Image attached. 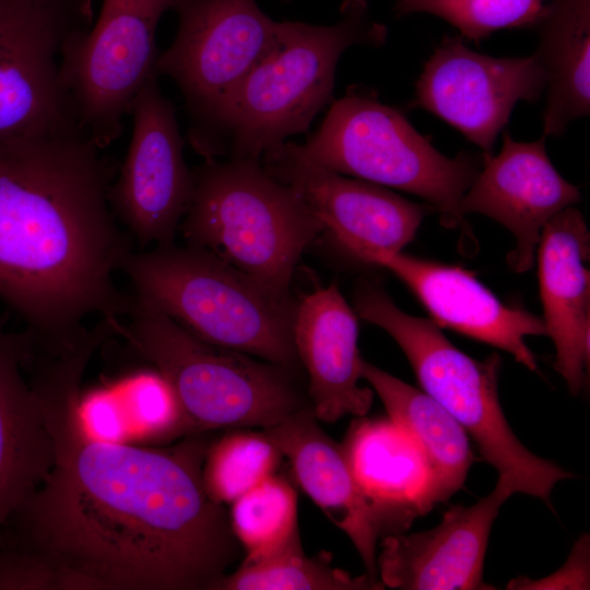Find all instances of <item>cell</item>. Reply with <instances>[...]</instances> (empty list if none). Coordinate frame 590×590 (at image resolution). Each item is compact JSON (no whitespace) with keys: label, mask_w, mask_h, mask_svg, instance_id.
I'll return each instance as SVG.
<instances>
[{"label":"cell","mask_w":590,"mask_h":590,"mask_svg":"<svg viewBox=\"0 0 590 590\" xmlns=\"http://www.w3.org/2000/svg\"><path fill=\"white\" fill-rule=\"evenodd\" d=\"M291 1V0H290Z\"/></svg>","instance_id":"d6a6232c"},{"label":"cell","mask_w":590,"mask_h":590,"mask_svg":"<svg viewBox=\"0 0 590 590\" xmlns=\"http://www.w3.org/2000/svg\"><path fill=\"white\" fill-rule=\"evenodd\" d=\"M121 271L134 295L198 339L303 371L294 343L299 302L292 293H276L191 244L131 251Z\"/></svg>","instance_id":"277c9868"},{"label":"cell","mask_w":590,"mask_h":590,"mask_svg":"<svg viewBox=\"0 0 590 590\" xmlns=\"http://www.w3.org/2000/svg\"><path fill=\"white\" fill-rule=\"evenodd\" d=\"M385 586L367 574L355 577L331 564V554L304 553L299 534L283 547L260 557H245L215 590H380Z\"/></svg>","instance_id":"d4e9b609"},{"label":"cell","mask_w":590,"mask_h":590,"mask_svg":"<svg viewBox=\"0 0 590 590\" xmlns=\"http://www.w3.org/2000/svg\"><path fill=\"white\" fill-rule=\"evenodd\" d=\"M387 34L365 0H344L331 25L282 21L274 49L227 96L191 146L205 161L222 154L261 160L286 138L306 132L333 101L342 54L355 45L380 47Z\"/></svg>","instance_id":"3957f363"},{"label":"cell","mask_w":590,"mask_h":590,"mask_svg":"<svg viewBox=\"0 0 590 590\" xmlns=\"http://www.w3.org/2000/svg\"><path fill=\"white\" fill-rule=\"evenodd\" d=\"M581 199L578 187L555 169L545 137L515 141L505 131L498 155H484L481 170L461 199L463 215L480 213L508 228L516 239L507 262L517 273L532 269L542 231L562 210Z\"/></svg>","instance_id":"9a60e30c"},{"label":"cell","mask_w":590,"mask_h":590,"mask_svg":"<svg viewBox=\"0 0 590 590\" xmlns=\"http://www.w3.org/2000/svg\"><path fill=\"white\" fill-rule=\"evenodd\" d=\"M589 535H581L556 573L538 580L518 577L510 580L507 589H589Z\"/></svg>","instance_id":"f1b7e54d"},{"label":"cell","mask_w":590,"mask_h":590,"mask_svg":"<svg viewBox=\"0 0 590 590\" xmlns=\"http://www.w3.org/2000/svg\"><path fill=\"white\" fill-rule=\"evenodd\" d=\"M357 340L356 314L335 285L317 288L299 302L294 343L308 375L307 393L318 421L365 416L373 404L374 390L358 382Z\"/></svg>","instance_id":"ffe728a7"},{"label":"cell","mask_w":590,"mask_h":590,"mask_svg":"<svg viewBox=\"0 0 590 590\" xmlns=\"http://www.w3.org/2000/svg\"><path fill=\"white\" fill-rule=\"evenodd\" d=\"M90 340H92V339H90ZM85 341H86V340H85ZM93 341H95V340H93ZM82 342H83V341H82ZM95 342H96V341H95ZM80 343H81V342H80ZM96 343H97V342H96ZM78 344H79V343H78ZM97 344H98V343H97ZM75 345H76V344H75ZM71 347H72V346H71ZM61 352H62V351H61ZM40 353H42V352H40ZM46 353H47V352H46ZM58 353H59V352H58ZM36 354H37V353H36ZM33 356H34V355H33ZM33 356H32V357H33Z\"/></svg>","instance_id":"1f68e13d"},{"label":"cell","mask_w":590,"mask_h":590,"mask_svg":"<svg viewBox=\"0 0 590 590\" xmlns=\"http://www.w3.org/2000/svg\"><path fill=\"white\" fill-rule=\"evenodd\" d=\"M115 176L87 137L0 139V298L42 345L128 311L115 275L132 249L109 202Z\"/></svg>","instance_id":"7a4b0ae2"},{"label":"cell","mask_w":590,"mask_h":590,"mask_svg":"<svg viewBox=\"0 0 590 590\" xmlns=\"http://www.w3.org/2000/svg\"><path fill=\"white\" fill-rule=\"evenodd\" d=\"M263 430L287 458L297 484L351 539L366 574L377 579L378 541L409 528L366 496L341 444L323 432L310 406Z\"/></svg>","instance_id":"2e32d148"},{"label":"cell","mask_w":590,"mask_h":590,"mask_svg":"<svg viewBox=\"0 0 590 590\" xmlns=\"http://www.w3.org/2000/svg\"><path fill=\"white\" fill-rule=\"evenodd\" d=\"M534 25L547 88L543 137H559L590 113V0H552Z\"/></svg>","instance_id":"603a6c76"},{"label":"cell","mask_w":590,"mask_h":590,"mask_svg":"<svg viewBox=\"0 0 590 590\" xmlns=\"http://www.w3.org/2000/svg\"><path fill=\"white\" fill-rule=\"evenodd\" d=\"M28 333L0 320V533L44 483L55 463V441L42 398L25 367Z\"/></svg>","instance_id":"44dd1931"},{"label":"cell","mask_w":590,"mask_h":590,"mask_svg":"<svg viewBox=\"0 0 590 590\" xmlns=\"http://www.w3.org/2000/svg\"><path fill=\"white\" fill-rule=\"evenodd\" d=\"M90 339L95 340V341L98 343V347L101 346V341H99L96 337H94V338H93V337H88V338H86V339H84V340H82V341L90 340ZM82 341H80V342H82ZM80 342H78V343H80ZM78 343H76V344H78ZM74 345H75V344H74ZM74 345H72V346H74ZM70 347H71V346H70ZM68 349H69V347H68ZM66 350H67V349H66ZM63 351H64V350H63ZM40 352H45V351H40ZM40 352H38V353H40ZM60 352H61V351H60ZM36 353H37V352H36ZM36 353H34L33 355H35ZM47 353H58V352H47ZM33 355H32V356H33ZM32 356L30 357V359L32 358ZM28 362H30V361H28ZM28 362H27V364H28ZM27 364H26V368H27Z\"/></svg>","instance_id":"f546056e"},{"label":"cell","mask_w":590,"mask_h":590,"mask_svg":"<svg viewBox=\"0 0 590 590\" xmlns=\"http://www.w3.org/2000/svg\"><path fill=\"white\" fill-rule=\"evenodd\" d=\"M359 374L378 394L388 416L411 435L424 453L434 505L446 502L461 489L474 462L465 430L430 396L364 358Z\"/></svg>","instance_id":"cb8c5ba5"},{"label":"cell","mask_w":590,"mask_h":590,"mask_svg":"<svg viewBox=\"0 0 590 590\" xmlns=\"http://www.w3.org/2000/svg\"><path fill=\"white\" fill-rule=\"evenodd\" d=\"M178 27L160 52L157 75L178 86L189 117L192 144L227 96L276 46L282 22L256 0H176Z\"/></svg>","instance_id":"8fae6325"},{"label":"cell","mask_w":590,"mask_h":590,"mask_svg":"<svg viewBox=\"0 0 590 590\" xmlns=\"http://www.w3.org/2000/svg\"><path fill=\"white\" fill-rule=\"evenodd\" d=\"M115 328L170 387L184 435L264 429L310 406L298 375L206 343L134 294Z\"/></svg>","instance_id":"5b68a950"},{"label":"cell","mask_w":590,"mask_h":590,"mask_svg":"<svg viewBox=\"0 0 590 590\" xmlns=\"http://www.w3.org/2000/svg\"><path fill=\"white\" fill-rule=\"evenodd\" d=\"M84 342H92L93 344H95L96 349L98 350V345H97V343H96L95 341H93V340H86V341H83V342H81V343H84ZM81 343H79V344H81ZM79 344H76V345H79ZM74 346H75V345H74ZM72 347H73V346H72ZM69 349H71V347H69ZM67 350H68V349H67ZM64 351H66V350H64ZM62 352H63V351H62ZM42 353H46V352H42ZM59 353H60V352H59ZM37 354H40V353H37ZM37 354H35V356H36ZM33 357H34V356H33ZM33 357H32V358H33ZM30 362H31V359H30ZM30 362H28V364H30ZM28 364H27V366H28Z\"/></svg>","instance_id":"4dcf8cb0"},{"label":"cell","mask_w":590,"mask_h":590,"mask_svg":"<svg viewBox=\"0 0 590 590\" xmlns=\"http://www.w3.org/2000/svg\"><path fill=\"white\" fill-rule=\"evenodd\" d=\"M82 380L70 367L37 379L55 463L0 544L40 565L55 589L215 590L243 547L203 482L214 438L194 433L151 448L95 437Z\"/></svg>","instance_id":"6da1fadb"},{"label":"cell","mask_w":590,"mask_h":590,"mask_svg":"<svg viewBox=\"0 0 590 590\" xmlns=\"http://www.w3.org/2000/svg\"><path fill=\"white\" fill-rule=\"evenodd\" d=\"M176 0H103L96 21L62 47L59 73L79 126L102 150L123 133L141 88L157 78V25Z\"/></svg>","instance_id":"9c48e42d"},{"label":"cell","mask_w":590,"mask_h":590,"mask_svg":"<svg viewBox=\"0 0 590 590\" xmlns=\"http://www.w3.org/2000/svg\"><path fill=\"white\" fill-rule=\"evenodd\" d=\"M179 229L268 288L291 293L295 268L323 229L300 197L261 160H208L192 170Z\"/></svg>","instance_id":"52a82bcc"},{"label":"cell","mask_w":590,"mask_h":590,"mask_svg":"<svg viewBox=\"0 0 590 590\" xmlns=\"http://www.w3.org/2000/svg\"><path fill=\"white\" fill-rule=\"evenodd\" d=\"M362 261L399 278L438 327L508 352L528 369H536L526 338L546 334L543 318L522 307L505 305L472 272L401 252L369 255Z\"/></svg>","instance_id":"ac0fdd59"},{"label":"cell","mask_w":590,"mask_h":590,"mask_svg":"<svg viewBox=\"0 0 590 590\" xmlns=\"http://www.w3.org/2000/svg\"><path fill=\"white\" fill-rule=\"evenodd\" d=\"M514 493L497 481L474 505H456L427 531L385 536L377 555L384 586L403 590H488L483 565L489 532L500 506Z\"/></svg>","instance_id":"e0dca14e"},{"label":"cell","mask_w":590,"mask_h":590,"mask_svg":"<svg viewBox=\"0 0 590 590\" xmlns=\"http://www.w3.org/2000/svg\"><path fill=\"white\" fill-rule=\"evenodd\" d=\"M283 457L264 430L229 429L208 450L202 471L205 488L215 502L232 504L276 473Z\"/></svg>","instance_id":"4316f807"},{"label":"cell","mask_w":590,"mask_h":590,"mask_svg":"<svg viewBox=\"0 0 590 590\" xmlns=\"http://www.w3.org/2000/svg\"><path fill=\"white\" fill-rule=\"evenodd\" d=\"M546 78L535 55L498 58L447 36L424 63L412 107L438 116L492 155L499 131L519 101L535 102Z\"/></svg>","instance_id":"4fadbf2b"},{"label":"cell","mask_w":590,"mask_h":590,"mask_svg":"<svg viewBox=\"0 0 590 590\" xmlns=\"http://www.w3.org/2000/svg\"><path fill=\"white\" fill-rule=\"evenodd\" d=\"M589 255L579 210L568 206L546 223L536 249L543 321L556 350L554 368L573 394L586 386L590 364Z\"/></svg>","instance_id":"d6986e66"},{"label":"cell","mask_w":590,"mask_h":590,"mask_svg":"<svg viewBox=\"0 0 590 590\" xmlns=\"http://www.w3.org/2000/svg\"><path fill=\"white\" fill-rule=\"evenodd\" d=\"M398 16L429 13L441 17L460 36L479 44L492 33L534 25L543 0H392Z\"/></svg>","instance_id":"83f0119b"},{"label":"cell","mask_w":590,"mask_h":590,"mask_svg":"<svg viewBox=\"0 0 590 590\" xmlns=\"http://www.w3.org/2000/svg\"><path fill=\"white\" fill-rule=\"evenodd\" d=\"M261 157L268 173L290 186L323 229L359 260L401 252L427 212L434 211L384 186L317 166L299 156L292 142L284 141Z\"/></svg>","instance_id":"5bb4252c"},{"label":"cell","mask_w":590,"mask_h":590,"mask_svg":"<svg viewBox=\"0 0 590 590\" xmlns=\"http://www.w3.org/2000/svg\"><path fill=\"white\" fill-rule=\"evenodd\" d=\"M292 144L317 166L421 197L446 226L467 228L460 203L481 170L483 154H441L371 88L349 86L317 131L304 144Z\"/></svg>","instance_id":"ba28073f"},{"label":"cell","mask_w":590,"mask_h":590,"mask_svg":"<svg viewBox=\"0 0 590 590\" xmlns=\"http://www.w3.org/2000/svg\"><path fill=\"white\" fill-rule=\"evenodd\" d=\"M354 311L398 343L424 392L441 404L472 437L498 481L514 494L535 496L551 506L555 484L575 475L528 450L509 426L498 396L502 359H474L457 349L432 320L401 310L378 285L361 283Z\"/></svg>","instance_id":"8992f818"},{"label":"cell","mask_w":590,"mask_h":590,"mask_svg":"<svg viewBox=\"0 0 590 590\" xmlns=\"http://www.w3.org/2000/svg\"><path fill=\"white\" fill-rule=\"evenodd\" d=\"M93 22L92 0H0V139L85 137L59 63Z\"/></svg>","instance_id":"30bf717a"},{"label":"cell","mask_w":590,"mask_h":590,"mask_svg":"<svg viewBox=\"0 0 590 590\" xmlns=\"http://www.w3.org/2000/svg\"><path fill=\"white\" fill-rule=\"evenodd\" d=\"M341 447L366 496L408 528L434 507L425 456L411 435L389 416L356 417Z\"/></svg>","instance_id":"7402d4cb"},{"label":"cell","mask_w":590,"mask_h":590,"mask_svg":"<svg viewBox=\"0 0 590 590\" xmlns=\"http://www.w3.org/2000/svg\"><path fill=\"white\" fill-rule=\"evenodd\" d=\"M129 115L131 140L110 185L109 202L142 249L172 244L188 209L193 179L184 158L176 109L157 78L141 88Z\"/></svg>","instance_id":"7c38bea8"},{"label":"cell","mask_w":590,"mask_h":590,"mask_svg":"<svg viewBox=\"0 0 590 590\" xmlns=\"http://www.w3.org/2000/svg\"><path fill=\"white\" fill-rule=\"evenodd\" d=\"M229 521L245 557L268 555L299 534L297 492L274 473L232 503Z\"/></svg>","instance_id":"484cf974"}]
</instances>
